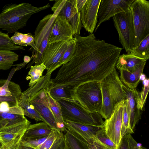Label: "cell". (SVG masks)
<instances>
[{"label": "cell", "mask_w": 149, "mask_h": 149, "mask_svg": "<svg viewBox=\"0 0 149 149\" xmlns=\"http://www.w3.org/2000/svg\"><path fill=\"white\" fill-rule=\"evenodd\" d=\"M18 104L24 109V116L31 119H34L37 122L44 121L42 118L30 103L28 96L22 92Z\"/></svg>", "instance_id": "603a6c76"}, {"label": "cell", "mask_w": 149, "mask_h": 149, "mask_svg": "<svg viewBox=\"0 0 149 149\" xmlns=\"http://www.w3.org/2000/svg\"><path fill=\"white\" fill-rule=\"evenodd\" d=\"M13 124L10 123L9 121L6 120H0V130L3 127L8 124Z\"/></svg>", "instance_id": "60d3db41"}, {"label": "cell", "mask_w": 149, "mask_h": 149, "mask_svg": "<svg viewBox=\"0 0 149 149\" xmlns=\"http://www.w3.org/2000/svg\"><path fill=\"white\" fill-rule=\"evenodd\" d=\"M19 55L11 51H0V70L10 69L19 59Z\"/></svg>", "instance_id": "d4e9b609"}, {"label": "cell", "mask_w": 149, "mask_h": 149, "mask_svg": "<svg viewBox=\"0 0 149 149\" xmlns=\"http://www.w3.org/2000/svg\"><path fill=\"white\" fill-rule=\"evenodd\" d=\"M122 87L125 95L127 107L130 116V124L132 130L134 131L136 125L141 119V110L138 105V92L136 89L132 90L123 83Z\"/></svg>", "instance_id": "e0dca14e"}, {"label": "cell", "mask_w": 149, "mask_h": 149, "mask_svg": "<svg viewBox=\"0 0 149 149\" xmlns=\"http://www.w3.org/2000/svg\"><path fill=\"white\" fill-rule=\"evenodd\" d=\"M15 149H34L32 148L24 146L21 145L19 143L16 147Z\"/></svg>", "instance_id": "b9f144b4"}, {"label": "cell", "mask_w": 149, "mask_h": 149, "mask_svg": "<svg viewBox=\"0 0 149 149\" xmlns=\"http://www.w3.org/2000/svg\"><path fill=\"white\" fill-rule=\"evenodd\" d=\"M50 7L49 3L38 7L26 3L6 4L0 13V29L8 33H15L26 26L32 15Z\"/></svg>", "instance_id": "7a4b0ae2"}, {"label": "cell", "mask_w": 149, "mask_h": 149, "mask_svg": "<svg viewBox=\"0 0 149 149\" xmlns=\"http://www.w3.org/2000/svg\"><path fill=\"white\" fill-rule=\"evenodd\" d=\"M127 136L130 149H146L143 147L141 144L137 143L131 135V134H127Z\"/></svg>", "instance_id": "8d00e7d4"}, {"label": "cell", "mask_w": 149, "mask_h": 149, "mask_svg": "<svg viewBox=\"0 0 149 149\" xmlns=\"http://www.w3.org/2000/svg\"><path fill=\"white\" fill-rule=\"evenodd\" d=\"M23 60L24 62L27 63L31 60V57L29 56L25 55L24 56Z\"/></svg>", "instance_id": "ee69618b"}, {"label": "cell", "mask_w": 149, "mask_h": 149, "mask_svg": "<svg viewBox=\"0 0 149 149\" xmlns=\"http://www.w3.org/2000/svg\"><path fill=\"white\" fill-rule=\"evenodd\" d=\"M130 7L135 30L134 49L149 35V1L146 0H134Z\"/></svg>", "instance_id": "52a82bcc"}, {"label": "cell", "mask_w": 149, "mask_h": 149, "mask_svg": "<svg viewBox=\"0 0 149 149\" xmlns=\"http://www.w3.org/2000/svg\"><path fill=\"white\" fill-rule=\"evenodd\" d=\"M69 91L72 98L84 108L91 112L99 113L102 102L101 82L85 83Z\"/></svg>", "instance_id": "5b68a950"}, {"label": "cell", "mask_w": 149, "mask_h": 149, "mask_svg": "<svg viewBox=\"0 0 149 149\" xmlns=\"http://www.w3.org/2000/svg\"><path fill=\"white\" fill-rule=\"evenodd\" d=\"M146 78V75L143 73H142L140 76V81H143Z\"/></svg>", "instance_id": "f6af8a7d"}, {"label": "cell", "mask_w": 149, "mask_h": 149, "mask_svg": "<svg viewBox=\"0 0 149 149\" xmlns=\"http://www.w3.org/2000/svg\"><path fill=\"white\" fill-rule=\"evenodd\" d=\"M64 135V149H89L87 142L81 138L75 137L68 130Z\"/></svg>", "instance_id": "cb8c5ba5"}, {"label": "cell", "mask_w": 149, "mask_h": 149, "mask_svg": "<svg viewBox=\"0 0 149 149\" xmlns=\"http://www.w3.org/2000/svg\"><path fill=\"white\" fill-rule=\"evenodd\" d=\"M118 149H130V147L127 134L121 139Z\"/></svg>", "instance_id": "74e56055"}, {"label": "cell", "mask_w": 149, "mask_h": 149, "mask_svg": "<svg viewBox=\"0 0 149 149\" xmlns=\"http://www.w3.org/2000/svg\"><path fill=\"white\" fill-rule=\"evenodd\" d=\"M46 93L49 107L56 120L58 129L62 132H66L67 130L65 127L61 106L58 102L50 95L47 88Z\"/></svg>", "instance_id": "7402d4cb"}, {"label": "cell", "mask_w": 149, "mask_h": 149, "mask_svg": "<svg viewBox=\"0 0 149 149\" xmlns=\"http://www.w3.org/2000/svg\"><path fill=\"white\" fill-rule=\"evenodd\" d=\"M74 35L72 27L63 16L56 17L50 31L48 43L70 41Z\"/></svg>", "instance_id": "4fadbf2b"}, {"label": "cell", "mask_w": 149, "mask_h": 149, "mask_svg": "<svg viewBox=\"0 0 149 149\" xmlns=\"http://www.w3.org/2000/svg\"><path fill=\"white\" fill-rule=\"evenodd\" d=\"M124 101L116 106L111 116L105 120L103 124L106 135L116 145L118 149L121 139V132Z\"/></svg>", "instance_id": "7c38bea8"}, {"label": "cell", "mask_w": 149, "mask_h": 149, "mask_svg": "<svg viewBox=\"0 0 149 149\" xmlns=\"http://www.w3.org/2000/svg\"><path fill=\"white\" fill-rule=\"evenodd\" d=\"M52 129L45 122L30 124L27 128L23 137L24 139L42 138L48 136Z\"/></svg>", "instance_id": "ffe728a7"}, {"label": "cell", "mask_w": 149, "mask_h": 149, "mask_svg": "<svg viewBox=\"0 0 149 149\" xmlns=\"http://www.w3.org/2000/svg\"><path fill=\"white\" fill-rule=\"evenodd\" d=\"M30 123L25 118L3 127L0 130V143L7 149H15Z\"/></svg>", "instance_id": "9c48e42d"}, {"label": "cell", "mask_w": 149, "mask_h": 149, "mask_svg": "<svg viewBox=\"0 0 149 149\" xmlns=\"http://www.w3.org/2000/svg\"><path fill=\"white\" fill-rule=\"evenodd\" d=\"M134 131L131 129L130 124V116L127 107L126 100L124 102L122 124L121 132V138L125 135L128 134H131Z\"/></svg>", "instance_id": "d6a6232c"}, {"label": "cell", "mask_w": 149, "mask_h": 149, "mask_svg": "<svg viewBox=\"0 0 149 149\" xmlns=\"http://www.w3.org/2000/svg\"><path fill=\"white\" fill-rule=\"evenodd\" d=\"M25 50L24 47L15 44L11 40L8 33L0 31V51H12Z\"/></svg>", "instance_id": "f546056e"}, {"label": "cell", "mask_w": 149, "mask_h": 149, "mask_svg": "<svg viewBox=\"0 0 149 149\" xmlns=\"http://www.w3.org/2000/svg\"><path fill=\"white\" fill-rule=\"evenodd\" d=\"M47 90L51 97L56 101L62 98H72L69 89L62 86H53L50 81Z\"/></svg>", "instance_id": "4316f807"}, {"label": "cell", "mask_w": 149, "mask_h": 149, "mask_svg": "<svg viewBox=\"0 0 149 149\" xmlns=\"http://www.w3.org/2000/svg\"><path fill=\"white\" fill-rule=\"evenodd\" d=\"M57 101L61 106L63 120L89 125H103L104 121L100 113L88 111L74 99L62 98Z\"/></svg>", "instance_id": "277c9868"}, {"label": "cell", "mask_w": 149, "mask_h": 149, "mask_svg": "<svg viewBox=\"0 0 149 149\" xmlns=\"http://www.w3.org/2000/svg\"><path fill=\"white\" fill-rule=\"evenodd\" d=\"M27 64V63H25L24 62L23 63H20L19 64L15 65H17V67L16 68V71L18 70L19 69L22 68L24 67L25 65Z\"/></svg>", "instance_id": "7bdbcfd3"}, {"label": "cell", "mask_w": 149, "mask_h": 149, "mask_svg": "<svg viewBox=\"0 0 149 149\" xmlns=\"http://www.w3.org/2000/svg\"><path fill=\"white\" fill-rule=\"evenodd\" d=\"M147 61L127 53L120 55L116 65V68L119 71L123 70L133 72L138 69Z\"/></svg>", "instance_id": "ac0fdd59"}, {"label": "cell", "mask_w": 149, "mask_h": 149, "mask_svg": "<svg viewBox=\"0 0 149 149\" xmlns=\"http://www.w3.org/2000/svg\"><path fill=\"white\" fill-rule=\"evenodd\" d=\"M53 13L64 16L72 26L74 34L80 35L82 26L76 0L55 1L52 8Z\"/></svg>", "instance_id": "ba28073f"}, {"label": "cell", "mask_w": 149, "mask_h": 149, "mask_svg": "<svg viewBox=\"0 0 149 149\" xmlns=\"http://www.w3.org/2000/svg\"><path fill=\"white\" fill-rule=\"evenodd\" d=\"M9 113L24 115V110L15 102H0V113Z\"/></svg>", "instance_id": "4dcf8cb0"}, {"label": "cell", "mask_w": 149, "mask_h": 149, "mask_svg": "<svg viewBox=\"0 0 149 149\" xmlns=\"http://www.w3.org/2000/svg\"><path fill=\"white\" fill-rule=\"evenodd\" d=\"M134 0H101L97 15L95 32L101 24L115 15L126 11Z\"/></svg>", "instance_id": "30bf717a"}, {"label": "cell", "mask_w": 149, "mask_h": 149, "mask_svg": "<svg viewBox=\"0 0 149 149\" xmlns=\"http://www.w3.org/2000/svg\"><path fill=\"white\" fill-rule=\"evenodd\" d=\"M76 47V40L73 37L68 41L67 48L59 61L61 65L70 60L75 53Z\"/></svg>", "instance_id": "836d02e7"}, {"label": "cell", "mask_w": 149, "mask_h": 149, "mask_svg": "<svg viewBox=\"0 0 149 149\" xmlns=\"http://www.w3.org/2000/svg\"><path fill=\"white\" fill-rule=\"evenodd\" d=\"M112 17L118 34L119 41L127 53H130L134 48L135 42V30L132 10L130 8L128 10L117 14Z\"/></svg>", "instance_id": "8992f818"}, {"label": "cell", "mask_w": 149, "mask_h": 149, "mask_svg": "<svg viewBox=\"0 0 149 149\" xmlns=\"http://www.w3.org/2000/svg\"><path fill=\"white\" fill-rule=\"evenodd\" d=\"M46 68V66L43 63L39 65L31 66L30 67V69L28 74V76L29 75L30 77V80L29 85V86H33L40 80Z\"/></svg>", "instance_id": "1f68e13d"}, {"label": "cell", "mask_w": 149, "mask_h": 149, "mask_svg": "<svg viewBox=\"0 0 149 149\" xmlns=\"http://www.w3.org/2000/svg\"><path fill=\"white\" fill-rule=\"evenodd\" d=\"M65 139L63 132L52 129L46 140L37 149H64Z\"/></svg>", "instance_id": "d6986e66"}, {"label": "cell", "mask_w": 149, "mask_h": 149, "mask_svg": "<svg viewBox=\"0 0 149 149\" xmlns=\"http://www.w3.org/2000/svg\"><path fill=\"white\" fill-rule=\"evenodd\" d=\"M87 0H76L77 5V9L80 12L84 5Z\"/></svg>", "instance_id": "ab89813d"}, {"label": "cell", "mask_w": 149, "mask_h": 149, "mask_svg": "<svg viewBox=\"0 0 149 149\" xmlns=\"http://www.w3.org/2000/svg\"><path fill=\"white\" fill-rule=\"evenodd\" d=\"M134 55L146 61L149 59V35L146 37L136 48L130 52Z\"/></svg>", "instance_id": "f1b7e54d"}, {"label": "cell", "mask_w": 149, "mask_h": 149, "mask_svg": "<svg viewBox=\"0 0 149 149\" xmlns=\"http://www.w3.org/2000/svg\"><path fill=\"white\" fill-rule=\"evenodd\" d=\"M16 71L15 68H13L7 79H0V102H13L18 104L22 90L19 85L10 81Z\"/></svg>", "instance_id": "9a60e30c"}, {"label": "cell", "mask_w": 149, "mask_h": 149, "mask_svg": "<svg viewBox=\"0 0 149 149\" xmlns=\"http://www.w3.org/2000/svg\"><path fill=\"white\" fill-rule=\"evenodd\" d=\"M68 42L48 43L43 52L40 65L43 63L46 67V74H51L60 66L59 61L66 50Z\"/></svg>", "instance_id": "8fae6325"}, {"label": "cell", "mask_w": 149, "mask_h": 149, "mask_svg": "<svg viewBox=\"0 0 149 149\" xmlns=\"http://www.w3.org/2000/svg\"><path fill=\"white\" fill-rule=\"evenodd\" d=\"M48 136L39 138L22 139L19 143L23 146L37 149L47 139Z\"/></svg>", "instance_id": "d590c367"}, {"label": "cell", "mask_w": 149, "mask_h": 149, "mask_svg": "<svg viewBox=\"0 0 149 149\" xmlns=\"http://www.w3.org/2000/svg\"><path fill=\"white\" fill-rule=\"evenodd\" d=\"M65 127L75 137L82 139L88 143L97 131L103 128L102 126H97L82 124L68 120H64Z\"/></svg>", "instance_id": "2e32d148"}, {"label": "cell", "mask_w": 149, "mask_h": 149, "mask_svg": "<svg viewBox=\"0 0 149 149\" xmlns=\"http://www.w3.org/2000/svg\"><path fill=\"white\" fill-rule=\"evenodd\" d=\"M92 140L104 149H118L116 145L106 135L104 127L97 132Z\"/></svg>", "instance_id": "83f0119b"}, {"label": "cell", "mask_w": 149, "mask_h": 149, "mask_svg": "<svg viewBox=\"0 0 149 149\" xmlns=\"http://www.w3.org/2000/svg\"><path fill=\"white\" fill-rule=\"evenodd\" d=\"M146 64L142 65L138 69L133 72L123 70H120V79L121 82L132 90L136 89L140 81V76L143 73Z\"/></svg>", "instance_id": "44dd1931"}, {"label": "cell", "mask_w": 149, "mask_h": 149, "mask_svg": "<svg viewBox=\"0 0 149 149\" xmlns=\"http://www.w3.org/2000/svg\"><path fill=\"white\" fill-rule=\"evenodd\" d=\"M88 145L89 149H104L100 145L93 141L88 143Z\"/></svg>", "instance_id": "f35d334b"}, {"label": "cell", "mask_w": 149, "mask_h": 149, "mask_svg": "<svg viewBox=\"0 0 149 149\" xmlns=\"http://www.w3.org/2000/svg\"><path fill=\"white\" fill-rule=\"evenodd\" d=\"M74 36L76 43L75 53L63 65L55 78L50 79L52 85L69 90L88 82H101L116 68L122 49L96 39L93 33L85 37Z\"/></svg>", "instance_id": "6da1fadb"}, {"label": "cell", "mask_w": 149, "mask_h": 149, "mask_svg": "<svg viewBox=\"0 0 149 149\" xmlns=\"http://www.w3.org/2000/svg\"><path fill=\"white\" fill-rule=\"evenodd\" d=\"M143 86L141 91L139 93L138 96V105L139 109L142 110L145 103L149 91V79H146L142 81Z\"/></svg>", "instance_id": "e575fe53"}, {"label": "cell", "mask_w": 149, "mask_h": 149, "mask_svg": "<svg viewBox=\"0 0 149 149\" xmlns=\"http://www.w3.org/2000/svg\"><path fill=\"white\" fill-rule=\"evenodd\" d=\"M10 38L16 45L26 47L30 46L31 47L30 49H33L35 47L34 36L31 33L24 34L17 31Z\"/></svg>", "instance_id": "484cf974"}, {"label": "cell", "mask_w": 149, "mask_h": 149, "mask_svg": "<svg viewBox=\"0 0 149 149\" xmlns=\"http://www.w3.org/2000/svg\"><path fill=\"white\" fill-rule=\"evenodd\" d=\"M122 84L116 68L101 82L102 102L99 113L105 120L110 118L118 104L126 100Z\"/></svg>", "instance_id": "3957f363"}, {"label": "cell", "mask_w": 149, "mask_h": 149, "mask_svg": "<svg viewBox=\"0 0 149 149\" xmlns=\"http://www.w3.org/2000/svg\"><path fill=\"white\" fill-rule=\"evenodd\" d=\"M101 0H87L80 12L82 26L88 32L93 33L97 22V15Z\"/></svg>", "instance_id": "5bb4252c"}]
</instances>
